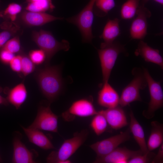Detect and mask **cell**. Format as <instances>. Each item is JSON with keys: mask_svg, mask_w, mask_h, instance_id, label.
I'll use <instances>...</instances> for the list:
<instances>
[{"mask_svg": "<svg viewBox=\"0 0 163 163\" xmlns=\"http://www.w3.org/2000/svg\"><path fill=\"white\" fill-rule=\"evenodd\" d=\"M21 6L20 5L11 3L1 12L0 16L5 19H10L11 21H14L16 18L17 14L21 12Z\"/></svg>", "mask_w": 163, "mask_h": 163, "instance_id": "cell-27", "label": "cell"}, {"mask_svg": "<svg viewBox=\"0 0 163 163\" xmlns=\"http://www.w3.org/2000/svg\"><path fill=\"white\" fill-rule=\"evenodd\" d=\"M21 137L15 136L13 140V152L12 162L13 163H35L34 155L22 142Z\"/></svg>", "mask_w": 163, "mask_h": 163, "instance_id": "cell-13", "label": "cell"}, {"mask_svg": "<svg viewBox=\"0 0 163 163\" xmlns=\"http://www.w3.org/2000/svg\"><path fill=\"white\" fill-rule=\"evenodd\" d=\"M97 112L91 99L83 98L74 101L62 116L64 120L70 121L76 117H89L94 116Z\"/></svg>", "mask_w": 163, "mask_h": 163, "instance_id": "cell-10", "label": "cell"}, {"mask_svg": "<svg viewBox=\"0 0 163 163\" xmlns=\"http://www.w3.org/2000/svg\"><path fill=\"white\" fill-rule=\"evenodd\" d=\"M130 123L129 130L133 137L139 146L140 150L143 154L149 152L148 149L146 142L145 133L143 129L135 117L133 112L130 114Z\"/></svg>", "mask_w": 163, "mask_h": 163, "instance_id": "cell-20", "label": "cell"}, {"mask_svg": "<svg viewBox=\"0 0 163 163\" xmlns=\"http://www.w3.org/2000/svg\"><path fill=\"white\" fill-rule=\"evenodd\" d=\"M143 154L140 150L133 151L126 148H117L107 155L97 157L95 163H126L131 158Z\"/></svg>", "mask_w": 163, "mask_h": 163, "instance_id": "cell-12", "label": "cell"}, {"mask_svg": "<svg viewBox=\"0 0 163 163\" xmlns=\"http://www.w3.org/2000/svg\"><path fill=\"white\" fill-rule=\"evenodd\" d=\"M151 0H140L139 6H145V4L149 1ZM155 2L161 5L163 4V0H152Z\"/></svg>", "mask_w": 163, "mask_h": 163, "instance_id": "cell-36", "label": "cell"}, {"mask_svg": "<svg viewBox=\"0 0 163 163\" xmlns=\"http://www.w3.org/2000/svg\"><path fill=\"white\" fill-rule=\"evenodd\" d=\"M2 49L14 54L19 52L21 47L19 37H15L8 40L2 46Z\"/></svg>", "mask_w": 163, "mask_h": 163, "instance_id": "cell-29", "label": "cell"}, {"mask_svg": "<svg viewBox=\"0 0 163 163\" xmlns=\"http://www.w3.org/2000/svg\"><path fill=\"white\" fill-rule=\"evenodd\" d=\"M1 91L0 90V91ZM8 102L6 98L4 97L0 94V105H7L8 104Z\"/></svg>", "mask_w": 163, "mask_h": 163, "instance_id": "cell-37", "label": "cell"}, {"mask_svg": "<svg viewBox=\"0 0 163 163\" xmlns=\"http://www.w3.org/2000/svg\"><path fill=\"white\" fill-rule=\"evenodd\" d=\"M129 128L124 132L103 140L98 141L89 146L96 153L97 157H101L109 154L120 144L129 139Z\"/></svg>", "mask_w": 163, "mask_h": 163, "instance_id": "cell-9", "label": "cell"}, {"mask_svg": "<svg viewBox=\"0 0 163 163\" xmlns=\"http://www.w3.org/2000/svg\"><path fill=\"white\" fill-rule=\"evenodd\" d=\"M100 111L105 117L108 125L113 129H118L128 124L125 112L120 106Z\"/></svg>", "mask_w": 163, "mask_h": 163, "instance_id": "cell-14", "label": "cell"}, {"mask_svg": "<svg viewBox=\"0 0 163 163\" xmlns=\"http://www.w3.org/2000/svg\"><path fill=\"white\" fill-rule=\"evenodd\" d=\"M29 57L35 65H39L45 62L46 56L42 50H31L29 53Z\"/></svg>", "mask_w": 163, "mask_h": 163, "instance_id": "cell-30", "label": "cell"}, {"mask_svg": "<svg viewBox=\"0 0 163 163\" xmlns=\"http://www.w3.org/2000/svg\"><path fill=\"white\" fill-rule=\"evenodd\" d=\"M151 132L147 144L148 150L151 151L158 147L163 142V125L155 121L151 123Z\"/></svg>", "mask_w": 163, "mask_h": 163, "instance_id": "cell-22", "label": "cell"}, {"mask_svg": "<svg viewBox=\"0 0 163 163\" xmlns=\"http://www.w3.org/2000/svg\"><path fill=\"white\" fill-rule=\"evenodd\" d=\"M35 76L43 95L50 102L54 101L60 93L63 87L59 67L46 65L38 70Z\"/></svg>", "mask_w": 163, "mask_h": 163, "instance_id": "cell-1", "label": "cell"}, {"mask_svg": "<svg viewBox=\"0 0 163 163\" xmlns=\"http://www.w3.org/2000/svg\"><path fill=\"white\" fill-rule=\"evenodd\" d=\"M54 8L52 0H39L29 3L26 9L30 11L45 12L48 11H52Z\"/></svg>", "mask_w": 163, "mask_h": 163, "instance_id": "cell-25", "label": "cell"}, {"mask_svg": "<svg viewBox=\"0 0 163 163\" xmlns=\"http://www.w3.org/2000/svg\"><path fill=\"white\" fill-rule=\"evenodd\" d=\"M38 0H26V1L27 2H28V3H30L31 2H35Z\"/></svg>", "mask_w": 163, "mask_h": 163, "instance_id": "cell-38", "label": "cell"}, {"mask_svg": "<svg viewBox=\"0 0 163 163\" xmlns=\"http://www.w3.org/2000/svg\"><path fill=\"white\" fill-rule=\"evenodd\" d=\"M163 162V143L159 147L157 154L155 155L152 161V163Z\"/></svg>", "mask_w": 163, "mask_h": 163, "instance_id": "cell-35", "label": "cell"}, {"mask_svg": "<svg viewBox=\"0 0 163 163\" xmlns=\"http://www.w3.org/2000/svg\"><path fill=\"white\" fill-rule=\"evenodd\" d=\"M90 123V126L97 136H99L106 130L108 125L107 120L100 111L94 115Z\"/></svg>", "mask_w": 163, "mask_h": 163, "instance_id": "cell-24", "label": "cell"}, {"mask_svg": "<svg viewBox=\"0 0 163 163\" xmlns=\"http://www.w3.org/2000/svg\"><path fill=\"white\" fill-rule=\"evenodd\" d=\"M2 161V160L0 156V162H1Z\"/></svg>", "mask_w": 163, "mask_h": 163, "instance_id": "cell-39", "label": "cell"}, {"mask_svg": "<svg viewBox=\"0 0 163 163\" xmlns=\"http://www.w3.org/2000/svg\"><path fill=\"white\" fill-rule=\"evenodd\" d=\"M140 3V0H126L122 5L120 15L122 19H130L136 14Z\"/></svg>", "mask_w": 163, "mask_h": 163, "instance_id": "cell-23", "label": "cell"}, {"mask_svg": "<svg viewBox=\"0 0 163 163\" xmlns=\"http://www.w3.org/2000/svg\"></svg>", "mask_w": 163, "mask_h": 163, "instance_id": "cell-40", "label": "cell"}, {"mask_svg": "<svg viewBox=\"0 0 163 163\" xmlns=\"http://www.w3.org/2000/svg\"><path fill=\"white\" fill-rule=\"evenodd\" d=\"M94 5L98 11L95 14L102 17L105 16L115 7V3L114 0H96Z\"/></svg>", "mask_w": 163, "mask_h": 163, "instance_id": "cell-26", "label": "cell"}, {"mask_svg": "<svg viewBox=\"0 0 163 163\" xmlns=\"http://www.w3.org/2000/svg\"><path fill=\"white\" fill-rule=\"evenodd\" d=\"M10 67L14 72L18 73L21 72V56L18 55L14 56L10 61Z\"/></svg>", "mask_w": 163, "mask_h": 163, "instance_id": "cell-33", "label": "cell"}, {"mask_svg": "<svg viewBox=\"0 0 163 163\" xmlns=\"http://www.w3.org/2000/svg\"><path fill=\"white\" fill-rule=\"evenodd\" d=\"M96 0H90L78 14L66 19L67 21L78 27L84 43H91L94 38L92 28L94 20V7Z\"/></svg>", "mask_w": 163, "mask_h": 163, "instance_id": "cell-4", "label": "cell"}, {"mask_svg": "<svg viewBox=\"0 0 163 163\" xmlns=\"http://www.w3.org/2000/svg\"><path fill=\"white\" fill-rule=\"evenodd\" d=\"M120 97L117 91L108 83H104L99 91L97 102L101 106L107 108L114 107L119 104Z\"/></svg>", "mask_w": 163, "mask_h": 163, "instance_id": "cell-15", "label": "cell"}, {"mask_svg": "<svg viewBox=\"0 0 163 163\" xmlns=\"http://www.w3.org/2000/svg\"><path fill=\"white\" fill-rule=\"evenodd\" d=\"M133 79L123 90L120 98L119 104L121 107H125L135 101H141L140 90L147 85L143 70L136 68L133 70Z\"/></svg>", "mask_w": 163, "mask_h": 163, "instance_id": "cell-5", "label": "cell"}, {"mask_svg": "<svg viewBox=\"0 0 163 163\" xmlns=\"http://www.w3.org/2000/svg\"><path fill=\"white\" fill-rule=\"evenodd\" d=\"M135 54L136 56H140L147 62L158 65L163 69V59L159 50L150 46L142 40L138 43Z\"/></svg>", "mask_w": 163, "mask_h": 163, "instance_id": "cell-16", "label": "cell"}, {"mask_svg": "<svg viewBox=\"0 0 163 163\" xmlns=\"http://www.w3.org/2000/svg\"><path fill=\"white\" fill-rule=\"evenodd\" d=\"M21 126L30 142L43 150L55 149L50 140L40 130Z\"/></svg>", "mask_w": 163, "mask_h": 163, "instance_id": "cell-19", "label": "cell"}, {"mask_svg": "<svg viewBox=\"0 0 163 163\" xmlns=\"http://www.w3.org/2000/svg\"><path fill=\"white\" fill-rule=\"evenodd\" d=\"M58 118V116L51 110L50 105L40 106L38 109L35 120L28 127L57 133Z\"/></svg>", "mask_w": 163, "mask_h": 163, "instance_id": "cell-8", "label": "cell"}, {"mask_svg": "<svg viewBox=\"0 0 163 163\" xmlns=\"http://www.w3.org/2000/svg\"><path fill=\"white\" fill-rule=\"evenodd\" d=\"M124 46L118 42L97 50L103 82H108L111 73L119 55L125 52Z\"/></svg>", "mask_w": 163, "mask_h": 163, "instance_id": "cell-6", "label": "cell"}, {"mask_svg": "<svg viewBox=\"0 0 163 163\" xmlns=\"http://www.w3.org/2000/svg\"><path fill=\"white\" fill-rule=\"evenodd\" d=\"M136 14L130 27V36L132 39L142 40L147 34V19L151 17L152 14L145 6H139Z\"/></svg>", "mask_w": 163, "mask_h": 163, "instance_id": "cell-11", "label": "cell"}, {"mask_svg": "<svg viewBox=\"0 0 163 163\" xmlns=\"http://www.w3.org/2000/svg\"><path fill=\"white\" fill-rule=\"evenodd\" d=\"M27 95L26 87L22 82L8 91L6 99L8 103L18 109L25 101Z\"/></svg>", "mask_w": 163, "mask_h": 163, "instance_id": "cell-21", "label": "cell"}, {"mask_svg": "<svg viewBox=\"0 0 163 163\" xmlns=\"http://www.w3.org/2000/svg\"><path fill=\"white\" fill-rule=\"evenodd\" d=\"M88 134V131L84 129L75 133L73 137L64 140L59 149L52 152L46 158L49 163H70L69 158L84 143Z\"/></svg>", "mask_w": 163, "mask_h": 163, "instance_id": "cell-2", "label": "cell"}, {"mask_svg": "<svg viewBox=\"0 0 163 163\" xmlns=\"http://www.w3.org/2000/svg\"><path fill=\"white\" fill-rule=\"evenodd\" d=\"M34 40L46 56V65H49L53 56L58 52L62 50L67 51L70 48L69 41L63 40L58 41L50 32L43 30L34 31L33 33Z\"/></svg>", "mask_w": 163, "mask_h": 163, "instance_id": "cell-3", "label": "cell"}, {"mask_svg": "<svg viewBox=\"0 0 163 163\" xmlns=\"http://www.w3.org/2000/svg\"><path fill=\"white\" fill-rule=\"evenodd\" d=\"M120 20L117 18L109 20L107 22L100 38L104 42L101 45V48H103L112 45L114 40L120 34L119 27Z\"/></svg>", "mask_w": 163, "mask_h": 163, "instance_id": "cell-18", "label": "cell"}, {"mask_svg": "<svg viewBox=\"0 0 163 163\" xmlns=\"http://www.w3.org/2000/svg\"><path fill=\"white\" fill-rule=\"evenodd\" d=\"M21 56V73L26 76L34 72L35 69V65L29 56L25 54Z\"/></svg>", "mask_w": 163, "mask_h": 163, "instance_id": "cell-28", "label": "cell"}, {"mask_svg": "<svg viewBox=\"0 0 163 163\" xmlns=\"http://www.w3.org/2000/svg\"><path fill=\"white\" fill-rule=\"evenodd\" d=\"M154 153L149 151L145 154L138 155L129 159L127 163H149L154 157Z\"/></svg>", "mask_w": 163, "mask_h": 163, "instance_id": "cell-31", "label": "cell"}, {"mask_svg": "<svg viewBox=\"0 0 163 163\" xmlns=\"http://www.w3.org/2000/svg\"><path fill=\"white\" fill-rule=\"evenodd\" d=\"M21 18L26 24L32 26H40L56 20L63 19V18L56 17L45 12L24 11Z\"/></svg>", "mask_w": 163, "mask_h": 163, "instance_id": "cell-17", "label": "cell"}, {"mask_svg": "<svg viewBox=\"0 0 163 163\" xmlns=\"http://www.w3.org/2000/svg\"><path fill=\"white\" fill-rule=\"evenodd\" d=\"M14 56V53L2 49L0 51V60L4 64H9Z\"/></svg>", "mask_w": 163, "mask_h": 163, "instance_id": "cell-34", "label": "cell"}, {"mask_svg": "<svg viewBox=\"0 0 163 163\" xmlns=\"http://www.w3.org/2000/svg\"><path fill=\"white\" fill-rule=\"evenodd\" d=\"M143 71L149 87L150 100L148 109L142 114L146 118L150 119L154 116L155 111L163 106V92L160 82L153 78L147 69L143 68Z\"/></svg>", "mask_w": 163, "mask_h": 163, "instance_id": "cell-7", "label": "cell"}, {"mask_svg": "<svg viewBox=\"0 0 163 163\" xmlns=\"http://www.w3.org/2000/svg\"><path fill=\"white\" fill-rule=\"evenodd\" d=\"M15 28L13 27L0 33V48L2 47L13 34L16 32V29Z\"/></svg>", "mask_w": 163, "mask_h": 163, "instance_id": "cell-32", "label": "cell"}]
</instances>
